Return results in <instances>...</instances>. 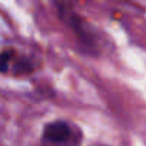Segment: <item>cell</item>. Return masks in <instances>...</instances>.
I'll list each match as a JSON object with an SVG mask.
<instances>
[{
    "label": "cell",
    "mask_w": 146,
    "mask_h": 146,
    "mask_svg": "<svg viewBox=\"0 0 146 146\" xmlns=\"http://www.w3.org/2000/svg\"><path fill=\"white\" fill-rule=\"evenodd\" d=\"M72 137V129L69 123L63 120H56L46 125L43 130V140L50 145H64L69 143Z\"/></svg>",
    "instance_id": "1"
},
{
    "label": "cell",
    "mask_w": 146,
    "mask_h": 146,
    "mask_svg": "<svg viewBox=\"0 0 146 146\" xmlns=\"http://www.w3.org/2000/svg\"><path fill=\"white\" fill-rule=\"evenodd\" d=\"M12 56H13V52H9V50L0 53V72H2V73L7 72L9 62L12 60Z\"/></svg>",
    "instance_id": "2"
},
{
    "label": "cell",
    "mask_w": 146,
    "mask_h": 146,
    "mask_svg": "<svg viewBox=\"0 0 146 146\" xmlns=\"http://www.w3.org/2000/svg\"><path fill=\"white\" fill-rule=\"evenodd\" d=\"M32 69H33V66H32L30 62L20 60L15 66V73H16V75H19V73H20V75H22V73H29V72H32Z\"/></svg>",
    "instance_id": "3"
}]
</instances>
